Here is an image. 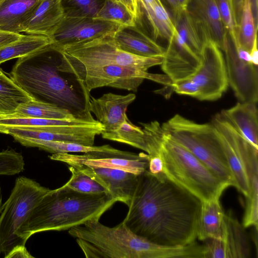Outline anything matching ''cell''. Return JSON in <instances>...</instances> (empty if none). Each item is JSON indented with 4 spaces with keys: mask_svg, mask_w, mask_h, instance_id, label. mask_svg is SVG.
<instances>
[{
    "mask_svg": "<svg viewBox=\"0 0 258 258\" xmlns=\"http://www.w3.org/2000/svg\"><path fill=\"white\" fill-rule=\"evenodd\" d=\"M77 62L79 73L89 92L102 87L137 92L145 79L168 86L172 83L166 75L153 74L136 68L117 65L84 68Z\"/></svg>",
    "mask_w": 258,
    "mask_h": 258,
    "instance_id": "9",
    "label": "cell"
},
{
    "mask_svg": "<svg viewBox=\"0 0 258 258\" xmlns=\"http://www.w3.org/2000/svg\"><path fill=\"white\" fill-rule=\"evenodd\" d=\"M68 169L72 175L64 184L67 186L74 190L86 194L107 193L105 188L100 183L79 169L72 166H68Z\"/></svg>",
    "mask_w": 258,
    "mask_h": 258,
    "instance_id": "35",
    "label": "cell"
},
{
    "mask_svg": "<svg viewBox=\"0 0 258 258\" xmlns=\"http://www.w3.org/2000/svg\"><path fill=\"white\" fill-rule=\"evenodd\" d=\"M51 43L52 41L48 36L22 35L17 40L0 48V64L13 58L29 55Z\"/></svg>",
    "mask_w": 258,
    "mask_h": 258,
    "instance_id": "29",
    "label": "cell"
},
{
    "mask_svg": "<svg viewBox=\"0 0 258 258\" xmlns=\"http://www.w3.org/2000/svg\"><path fill=\"white\" fill-rule=\"evenodd\" d=\"M245 228L230 211L224 213L221 239L224 245L226 258H247L250 247Z\"/></svg>",
    "mask_w": 258,
    "mask_h": 258,
    "instance_id": "24",
    "label": "cell"
},
{
    "mask_svg": "<svg viewBox=\"0 0 258 258\" xmlns=\"http://www.w3.org/2000/svg\"><path fill=\"white\" fill-rule=\"evenodd\" d=\"M66 15L94 17L104 0H61Z\"/></svg>",
    "mask_w": 258,
    "mask_h": 258,
    "instance_id": "36",
    "label": "cell"
},
{
    "mask_svg": "<svg viewBox=\"0 0 258 258\" xmlns=\"http://www.w3.org/2000/svg\"><path fill=\"white\" fill-rule=\"evenodd\" d=\"M31 100L32 97L0 68V115L13 114L20 105Z\"/></svg>",
    "mask_w": 258,
    "mask_h": 258,
    "instance_id": "28",
    "label": "cell"
},
{
    "mask_svg": "<svg viewBox=\"0 0 258 258\" xmlns=\"http://www.w3.org/2000/svg\"><path fill=\"white\" fill-rule=\"evenodd\" d=\"M148 171L152 174L157 175L163 173V162L158 155L149 156Z\"/></svg>",
    "mask_w": 258,
    "mask_h": 258,
    "instance_id": "42",
    "label": "cell"
},
{
    "mask_svg": "<svg viewBox=\"0 0 258 258\" xmlns=\"http://www.w3.org/2000/svg\"><path fill=\"white\" fill-rule=\"evenodd\" d=\"M222 116L243 137L258 149V111L256 103L239 102L221 111Z\"/></svg>",
    "mask_w": 258,
    "mask_h": 258,
    "instance_id": "22",
    "label": "cell"
},
{
    "mask_svg": "<svg viewBox=\"0 0 258 258\" xmlns=\"http://www.w3.org/2000/svg\"><path fill=\"white\" fill-rule=\"evenodd\" d=\"M22 36L16 33L0 30V48L19 39Z\"/></svg>",
    "mask_w": 258,
    "mask_h": 258,
    "instance_id": "43",
    "label": "cell"
},
{
    "mask_svg": "<svg viewBox=\"0 0 258 258\" xmlns=\"http://www.w3.org/2000/svg\"><path fill=\"white\" fill-rule=\"evenodd\" d=\"M219 199L218 197L202 202L197 227L200 240L222 237L224 212Z\"/></svg>",
    "mask_w": 258,
    "mask_h": 258,
    "instance_id": "26",
    "label": "cell"
},
{
    "mask_svg": "<svg viewBox=\"0 0 258 258\" xmlns=\"http://www.w3.org/2000/svg\"><path fill=\"white\" fill-rule=\"evenodd\" d=\"M104 130L103 125L97 121L73 125L40 126L32 129L7 128L1 130L0 133L13 137L69 142L93 146L96 136L101 135Z\"/></svg>",
    "mask_w": 258,
    "mask_h": 258,
    "instance_id": "14",
    "label": "cell"
},
{
    "mask_svg": "<svg viewBox=\"0 0 258 258\" xmlns=\"http://www.w3.org/2000/svg\"><path fill=\"white\" fill-rule=\"evenodd\" d=\"M15 140L23 146L37 147L52 154L64 153H87L108 150L112 147L109 145L100 146H86L78 143L55 141H47L31 138L14 137Z\"/></svg>",
    "mask_w": 258,
    "mask_h": 258,
    "instance_id": "30",
    "label": "cell"
},
{
    "mask_svg": "<svg viewBox=\"0 0 258 258\" xmlns=\"http://www.w3.org/2000/svg\"><path fill=\"white\" fill-rule=\"evenodd\" d=\"M42 0H0V30L23 32L28 21Z\"/></svg>",
    "mask_w": 258,
    "mask_h": 258,
    "instance_id": "23",
    "label": "cell"
},
{
    "mask_svg": "<svg viewBox=\"0 0 258 258\" xmlns=\"http://www.w3.org/2000/svg\"><path fill=\"white\" fill-rule=\"evenodd\" d=\"M176 93L198 99L199 90L197 85L189 78L171 83L170 86Z\"/></svg>",
    "mask_w": 258,
    "mask_h": 258,
    "instance_id": "40",
    "label": "cell"
},
{
    "mask_svg": "<svg viewBox=\"0 0 258 258\" xmlns=\"http://www.w3.org/2000/svg\"><path fill=\"white\" fill-rule=\"evenodd\" d=\"M134 93L123 95L108 93L96 98L90 95L89 109L104 130L101 135L116 130L127 118L128 106L135 100Z\"/></svg>",
    "mask_w": 258,
    "mask_h": 258,
    "instance_id": "18",
    "label": "cell"
},
{
    "mask_svg": "<svg viewBox=\"0 0 258 258\" xmlns=\"http://www.w3.org/2000/svg\"><path fill=\"white\" fill-rule=\"evenodd\" d=\"M202 201L169 179L148 170L137 185L123 221L138 235L169 247L195 241Z\"/></svg>",
    "mask_w": 258,
    "mask_h": 258,
    "instance_id": "1",
    "label": "cell"
},
{
    "mask_svg": "<svg viewBox=\"0 0 258 258\" xmlns=\"http://www.w3.org/2000/svg\"><path fill=\"white\" fill-rule=\"evenodd\" d=\"M64 14L61 0H42L26 23L23 32L50 37Z\"/></svg>",
    "mask_w": 258,
    "mask_h": 258,
    "instance_id": "21",
    "label": "cell"
},
{
    "mask_svg": "<svg viewBox=\"0 0 258 258\" xmlns=\"http://www.w3.org/2000/svg\"><path fill=\"white\" fill-rule=\"evenodd\" d=\"M164 131L205 164L223 183L234 186L222 145L211 123H200L176 114L162 124Z\"/></svg>",
    "mask_w": 258,
    "mask_h": 258,
    "instance_id": "6",
    "label": "cell"
},
{
    "mask_svg": "<svg viewBox=\"0 0 258 258\" xmlns=\"http://www.w3.org/2000/svg\"><path fill=\"white\" fill-rule=\"evenodd\" d=\"M10 76L33 100L64 109L78 119L97 121L89 109L90 92L74 59L52 43L18 58Z\"/></svg>",
    "mask_w": 258,
    "mask_h": 258,
    "instance_id": "2",
    "label": "cell"
},
{
    "mask_svg": "<svg viewBox=\"0 0 258 258\" xmlns=\"http://www.w3.org/2000/svg\"><path fill=\"white\" fill-rule=\"evenodd\" d=\"M118 47L129 53L143 57L163 56L165 48L137 26H122L113 35Z\"/></svg>",
    "mask_w": 258,
    "mask_h": 258,
    "instance_id": "20",
    "label": "cell"
},
{
    "mask_svg": "<svg viewBox=\"0 0 258 258\" xmlns=\"http://www.w3.org/2000/svg\"><path fill=\"white\" fill-rule=\"evenodd\" d=\"M176 7V11L173 14L177 12L185 10L187 9L188 4L190 0H174Z\"/></svg>",
    "mask_w": 258,
    "mask_h": 258,
    "instance_id": "47",
    "label": "cell"
},
{
    "mask_svg": "<svg viewBox=\"0 0 258 258\" xmlns=\"http://www.w3.org/2000/svg\"><path fill=\"white\" fill-rule=\"evenodd\" d=\"M230 6L234 24L237 29L239 25L245 0H228Z\"/></svg>",
    "mask_w": 258,
    "mask_h": 258,
    "instance_id": "41",
    "label": "cell"
},
{
    "mask_svg": "<svg viewBox=\"0 0 258 258\" xmlns=\"http://www.w3.org/2000/svg\"><path fill=\"white\" fill-rule=\"evenodd\" d=\"M2 189L1 187L0 186V213L1 212L2 210Z\"/></svg>",
    "mask_w": 258,
    "mask_h": 258,
    "instance_id": "49",
    "label": "cell"
},
{
    "mask_svg": "<svg viewBox=\"0 0 258 258\" xmlns=\"http://www.w3.org/2000/svg\"><path fill=\"white\" fill-rule=\"evenodd\" d=\"M187 10L201 22L209 38L223 50L228 32L216 0H190Z\"/></svg>",
    "mask_w": 258,
    "mask_h": 258,
    "instance_id": "19",
    "label": "cell"
},
{
    "mask_svg": "<svg viewBox=\"0 0 258 258\" xmlns=\"http://www.w3.org/2000/svg\"><path fill=\"white\" fill-rule=\"evenodd\" d=\"M101 136L104 139L126 144L147 152L144 132L140 127L134 125L128 117L116 130Z\"/></svg>",
    "mask_w": 258,
    "mask_h": 258,
    "instance_id": "31",
    "label": "cell"
},
{
    "mask_svg": "<svg viewBox=\"0 0 258 258\" xmlns=\"http://www.w3.org/2000/svg\"><path fill=\"white\" fill-rule=\"evenodd\" d=\"M251 62L256 66L258 64V51L257 47V37L255 38L253 46L250 51Z\"/></svg>",
    "mask_w": 258,
    "mask_h": 258,
    "instance_id": "46",
    "label": "cell"
},
{
    "mask_svg": "<svg viewBox=\"0 0 258 258\" xmlns=\"http://www.w3.org/2000/svg\"><path fill=\"white\" fill-rule=\"evenodd\" d=\"M144 10L152 29L153 39L166 40L168 42L173 38L176 32L173 20L160 0H156L151 4L138 3Z\"/></svg>",
    "mask_w": 258,
    "mask_h": 258,
    "instance_id": "27",
    "label": "cell"
},
{
    "mask_svg": "<svg viewBox=\"0 0 258 258\" xmlns=\"http://www.w3.org/2000/svg\"><path fill=\"white\" fill-rule=\"evenodd\" d=\"M155 155L161 158L163 173L169 179L202 202L220 197L228 186L163 129Z\"/></svg>",
    "mask_w": 258,
    "mask_h": 258,
    "instance_id": "5",
    "label": "cell"
},
{
    "mask_svg": "<svg viewBox=\"0 0 258 258\" xmlns=\"http://www.w3.org/2000/svg\"><path fill=\"white\" fill-rule=\"evenodd\" d=\"M51 160L64 163L68 166L83 164L87 166L120 169L140 175L148 170L149 155L143 152L136 154L113 147L102 151L73 154L55 153L49 156Z\"/></svg>",
    "mask_w": 258,
    "mask_h": 258,
    "instance_id": "10",
    "label": "cell"
},
{
    "mask_svg": "<svg viewBox=\"0 0 258 258\" xmlns=\"http://www.w3.org/2000/svg\"><path fill=\"white\" fill-rule=\"evenodd\" d=\"M116 202L108 193L86 194L63 184L50 189L32 211L24 229L27 240L33 235L49 231H63L102 215Z\"/></svg>",
    "mask_w": 258,
    "mask_h": 258,
    "instance_id": "4",
    "label": "cell"
},
{
    "mask_svg": "<svg viewBox=\"0 0 258 258\" xmlns=\"http://www.w3.org/2000/svg\"><path fill=\"white\" fill-rule=\"evenodd\" d=\"M124 5L137 19L139 17V5L137 0H113Z\"/></svg>",
    "mask_w": 258,
    "mask_h": 258,
    "instance_id": "44",
    "label": "cell"
},
{
    "mask_svg": "<svg viewBox=\"0 0 258 258\" xmlns=\"http://www.w3.org/2000/svg\"><path fill=\"white\" fill-rule=\"evenodd\" d=\"M94 19L116 23L121 26H136V18L122 4L104 0Z\"/></svg>",
    "mask_w": 258,
    "mask_h": 258,
    "instance_id": "34",
    "label": "cell"
},
{
    "mask_svg": "<svg viewBox=\"0 0 258 258\" xmlns=\"http://www.w3.org/2000/svg\"><path fill=\"white\" fill-rule=\"evenodd\" d=\"M11 257H34L30 254L29 252L27 250L25 246L20 247L15 249L11 252L7 257V258Z\"/></svg>",
    "mask_w": 258,
    "mask_h": 258,
    "instance_id": "45",
    "label": "cell"
},
{
    "mask_svg": "<svg viewBox=\"0 0 258 258\" xmlns=\"http://www.w3.org/2000/svg\"><path fill=\"white\" fill-rule=\"evenodd\" d=\"M50 189L25 176L16 178L0 213V253L7 256L25 246L23 229L32 211Z\"/></svg>",
    "mask_w": 258,
    "mask_h": 258,
    "instance_id": "7",
    "label": "cell"
},
{
    "mask_svg": "<svg viewBox=\"0 0 258 258\" xmlns=\"http://www.w3.org/2000/svg\"><path fill=\"white\" fill-rule=\"evenodd\" d=\"M168 42L162 56L161 69L172 83L190 78L201 64V56L195 53L176 31Z\"/></svg>",
    "mask_w": 258,
    "mask_h": 258,
    "instance_id": "17",
    "label": "cell"
},
{
    "mask_svg": "<svg viewBox=\"0 0 258 258\" xmlns=\"http://www.w3.org/2000/svg\"><path fill=\"white\" fill-rule=\"evenodd\" d=\"M223 51L228 84L237 98L242 102L256 103L258 100L257 66L241 59L229 34Z\"/></svg>",
    "mask_w": 258,
    "mask_h": 258,
    "instance_id": "15",
    "label": "cell"
},
{
    "mask_svg": "<svg viewBox=\"0 0 258 258\" xmlns=\"http://www.w3.org/2000/svg\"><path fill=\"white\" fill-rule=\"evenodd\" d=\"M25 170L22 155L13 149L0 151V175H14Z\"/></svg>",
    "mask_w": 258,
    "mask_h": 258,
    "instance_id": "37",
    "label": "cell"
},
{
    "mask_svg": "<svg viewBox=\"0 0 258 258\" xmlns=\"http://www.w3.org/2000/svg\"><path fill=\"white\" fill-rule=\"evenodd\" d=\"M173 15V21L177 34L195 53L201 56L205 44L210 39L201 22L187 9Z\"/></svg>",
    "mask_w": 258,
    "mask_h": 258,
    "instance_id": "25",
    "label": "cell"
},
{
    "mask_svg": "<svg viewBox=\"0 0 258 258\" xmlns=\"http://www.w3.org/2000/svg\"><path fill=\"white\" fill-rule=\"evenodd\" d=\"M257 31L249 0H245L237 29L236 42L234 43L235 47L242 48L250 53L257 37Z\"/></svg>",
    "mask_w": 258,
    "mask_h": 258,
    "instance_id": "33",
    "label": "cell"
},
{
    "mask_svg": "<svg viewBox=\"0 0 258 258\" xmlns=\"http://www.w3.org/2000/svg\"><path fill=\"white\" fill-rule=\"evenodd\" d=\"M219 12L228 34L235 43L236 42V29L228 0H216Z\"/></svg>",
    "mask_w": 258,
    "mask_h": 258,
    "instance_id": "38",
    "label": "cell"
},
{
    "mask_svg": "<svg viewBox=\"0 0 258 258\" xmlns=\"http://www.w3.org/2000/svg\"><path fill=\"white\" fill-rule=\"evenodd\" d=\"M87 258H191V244L169 247L150 242L131 230L122 221L113 227L99 220L89 221L69 229Z\"/></svg>",
    "mask_w": 258,
    "mask_h": 258,
    "instance_id": "3",
    "label": "cell"
},
{
    "mask_svg": "<svg viewBox=\"0 0 258 258\" xmlns=\"http://www.w3.org/2000/svg\"><path fill=\"white\" fill-rule=\"evenodd\" d=\"M14 113L24 116L51 119L77 118L64 109L35 100L21 104Z\"/></svg>",
    "mask_w": 258,
    "mask_h": 258,
    "instance_id": "32",
    "label": "cell"
},
{
    "mask_svg": "<svg viewBox=\"0 0 258 258\" xmlns=\"http://www.w3.org/2000/svg\"><path fill=\"white\" fill-rule=\"evenodd\" d=\"M201 64L190 78L198 86L200 100L219 99L228 84L225 59L222 50L212 40L205 44L201 53Z\"/></svg>",
    "mask_w": 258,
    "mask_h": 258,
    "instance_id": "11",
    "label": "cell"
},
{
    "mask_svg": "<svg viewBox=\"0 0 258 258\" xmlns=\"http://www.w3.org/2000/svg\"><path fill=\"white\" fill-rule=\"evenodd\" d=\"M205 245V258H226L224 245L221 239H208Z\"/></svg>",
    "mask_w": 258,
    "mask_h": 258,
    "instance_id": "39",
    "label": "cell"
},
{
    "mask_svg": "<svg viewBox=\"0 0 258 258\" xmlns=\"http://www.w3.org/2000/svg\"><path fill=\"white\" fill-rule=\"evenodd\" d=\"M170 5L171 9L172 10L173 13H175L176 11V7L174 0H166Z\"/></svg>",
    "mask_w": 258,
    "mask_h": 258,
    "instance_id": "48",
    "label": "cell"
},
{
    "mask_svg": "<svg viewBox=\"0 0 258 258\" xmlns=\"http://www.w3.org/2000/svg\"><path fill=\"white\" fill-rule=\"evenodd\" d=\"M211 124L222 145L233 176L234 186L246 197L249 191L246 158L254 146L237 132L221 113L214 117Z\"/></svg>",
    "mask_w": 258,
    "mask_h": 258,
    "instance_id": "12",
    "label": "cell"
},
{
    "mask_svg": "<svg viewBox=\"0 0 258 258\" xmlns=\"http://www.w3.org/2000/svg\"><path fill=\"white\" fill-rule=\"evenodd\" d=\"M112 36L77 43L66 47L61 51L75 58L84 68L117 65L148 72L150 68L161 64L162 56L143 57L129 53L118 47Z\"/></svg>",
    "mask_w": 258,
    "mask_h": 258,
    "instance_id": "8",
    "label": "cell"
},
{
    "mask_svg": "<svg viewBox=\"0 0 258 258\" xmlns=\"http://www.w3.org/2000/svg\"><path fill=\"white\" fill-rule=\"evenodd\" d=\"M72 166L100 183L116 202L129 206L137 185L138 175L120 169L83 164Z\"/></svg>",
    "mask_w": 258,
    "mask_h": 258,
    "instance_id": "16",
    "label": "cell"
},
{
    "mask_svg": "<svg viewBox=\"0 0 258 258\" xmlns=\"http://www.w3.org/2000/svg\"><path fill=\"white\" fill-rule=\"evenodd\" d=\"M121 26L87 16H64L50 36L53 45L62 50L66 47L106 36H112Z\"/></svg>",
    "mask_w": 258,
    "mask_h": 258,
    "instance_id": "13",
    "label": "cell"
}]
</instances>
